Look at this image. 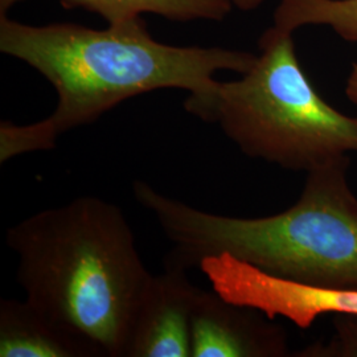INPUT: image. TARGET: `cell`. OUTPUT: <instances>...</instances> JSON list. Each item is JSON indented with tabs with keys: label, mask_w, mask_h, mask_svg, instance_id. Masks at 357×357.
<instances>
[{
	"label": "cell",
	"mask_w": 357,
	"mask_h": 357,
	"mask_svg": "<svg viewBox=\"0 0 357 357\" xmlns=\"http://www.w3.org/2000/svg\"><path fill=\"white\" fill-rule=\"evenodd\" d=\"M231 1H233V6L238 7L243 11H252L261 3H264V0H231Z\"/></svg>",
	"instance_id": "cell-12"
},
{
	"label": "cell",
	"mask_w": 357,
	"mask_h": 357,
	"mask_svg": "<svg viewBox=\"0 0 357 357\" xmlns=\"http://www.w3.org/2000/svg\"><path fill=\"white\" fill-rule=\"evenodd\" d=\"M0 357H91L29 302L0 301Z\"/></svg>",
	"instance_id": "cell-8"
},
{
	"label": "cell",
	"mask_w": 357,
	"mask_h": 357,
	"mask_svg": "<svg viewBox=\"0 0 357 357\" xmlns=\"http://www.w3.org/2000/svg\"><path fill=\"white\" fill-rule=\"evenodd\" d=\"M345 156L308 172L299 200L268 217L222 216L193 208L134 181L135 200L174 245L167 266L185 270L218 253L274 277L330 289H357V199Z\"/></svg>",
	"instance_id": "cell-3"
},
{
	"label": "cell",
	"mask_w": 357,
	"mask_h": 357,
	"mask_svg": "<svg viewBox=\"0 0 357 357\" xmlns=\"http://www.w3.org/2000/svg\"><path fill=\"white\" fill-rule=\"evenodd\" d=\"M22 0H0V15ZM66 8L81 7L100 13L109 24H119L139 17L141 13H158L171 20L193 19L222 20L231 10V0H60Z\"/></svg>",
	"instance_id": "cell-9"
},
{
	"label": "cell",
	"mask_w": 357,
	"mask_h": 357,
	"mask_svg": "<svg viewBox=\"0 0 357 357\" xmlns=\"http://www.w3.org/2000/svg\"><path fill=\"white\" fill-rule=\"evenodd\" d=\"M305 26H326L349 43H357V0H281L274 26L294 33Z\"/></svg>",
	"instance_id": "cell-10"
},
{
	"label": "cell",
	"mask_w": 357,
	"mask_h": 357,
	"mask_svg": "<svg viewBox=\"0 0 357 357\" xmlns=\"http://www.w3.org/2000/svg\"><path fill=\"white\" fill-rule=\"evenodd\" d=\"M261 53L237 81L190 96L188 113L217 123L245 155L311 172L357 153V118L339 113L308 81L293 33L271 26Z\"/></svg>",
	"instance_id": "cell-4"
},
{
	"label": "cell",
	"mask_w": 357,
	"mask_h": 357,
	"mask_svg": "<svg viewBox=\"0 0 357 357\" xmlns=\"http://www.w3.org/2000/svg\"><path fill=\"white\" fill-rule=\"evenodd\" d=\"M345 94L349 98V101L357 106V64L352 65V70L345 85Z\"/></svg>",
	"instance_id": "cell-11"
},
{
	"label": "cell",
	"mask_w": 357,
	"mask_h": 357,
	"mask_svg": "<svg viewBox=\"0 0 357 357\" xmlns=\"http://www.w3.org/2000/svg\"><path fill=\"white\" fill-rule=\"evenodd\" d=\"M0 50L35 68L59 98L43 121L0 123V163L53 150L63 134L94 122L128 98L158 89L203 94L215 86L217 70L243 75L257 60L249 52L159 43L141 17L100 31L76 24L26 26L1 15Z\"/></svg>",
	"instance_id": "cell-1"
},
{
	"label": "cell",
	"mask_w": 357,
	"mask_h": 357,
	"mask_svg": "<svg viewBox=\"0 0 357 357\" xmlns=\"http://www.w3.org/2000/svg\"><path fill=\"white\" fill-rule=\"evenodd\" d=\"M197 268L213 291L238 306L277 317L306 330L327 312L357 317V289H330L274 277L228 253L205 257Z\"/></svg>",
	"instance_id": "cell-5"
},
{
	"label": "cell",
	"mask_w": 357,
	"mask_h": 357,
	"mask_svg": "<svg viewBox=\"0 0 357 357\" xmlns=\"http://www.w3.org/2000/svg\"><path fill=\"white\" fill-rule=\"evenodd\" d=\"M16 278L29 302L89 351L125 357L132 320L153 274L123 212L81 196L7 229Z\"/></svg>",
	"instance_id": "cell-2"
},
{
	"label": "cell",
	"mask_w": 357,
	"mask_h": 357,
	"mask_svg": "<svg viewBox=\"0 0 357 357\" xmlns=\"http://www.w3.org/2000/svg\"><path fill=\"white\" fill-rule=\"evenodd\" d=\"M259 314L200 290L192 312V357L286 356L284 332Z\"/></svg>",
	"instance_id": "cell-7"
},
{
	"label": "cell",
	"mask_w": 357,
	"mask_h": 357,
	"mask_svg": "<svg viewBox=\"0 0 357 357\" xmlns=\"http://www.w3.org/2000/svg\"><path fill=\"white\" fill-rule=\"evenodd\" d=\"M200 290L185 268L167 266L153 275L132 320L125 357H192L191 318Z\"/></svg>",
	"instance_id": "cell-6"
}]
</instances>
